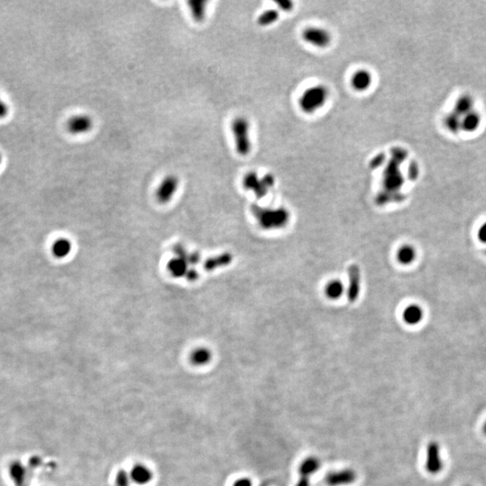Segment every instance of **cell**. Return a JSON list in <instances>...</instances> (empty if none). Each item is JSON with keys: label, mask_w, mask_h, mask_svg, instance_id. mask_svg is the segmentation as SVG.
<instances>
[{"label": "cell", "mask_w": 486, "mask_h": 486, "mask_svg": "<svg viewBox=\"0 0 486 486\" xmlns=\"http://www.w3.org/2000/svg\"><path fill=\"white\" fill-rule=\"evenodd\" d=\"M189 263L184 258L176 256L168 263V269L174 278H183L188 272Z\"/></svg>", "instance_id": "obj_14"}, {"label": "cell", "mask_w": 486, "mask_h": 486, "mask_svg": "<svg viewBox=\"0 0 486 486\" xmlns=\"http://www.w3.org/2000/svg\"></svg>", "instance_id": "obj_36"}, {"label": "cell", "mask_w": 486, "mask_h": 486, "mask_svg": "<svg viewBox=\"0 0 486 486\" xmlns=\"http://www.w3.org/2000/svg\"><path fill=\"white\" fill-rule=\"evenodd\" d=\"M482 114L474 109L470 113L463 116L461 119V131L472 133L479 129L482 125Z\"/></svg>", "instance_id": "obj_12"}, {"label": "cell", "mask_w": 486, "mask_h": 486, "mask_svg": "<svg viewBox=\"0 0 486 486\" xmlns=\"http://www.w3.org/2000/svg\"></svg>", "instance_id": "obj_35"}, {"label": "cell", "mask_w": 486, "mask_h": 486, "mask_svg": "<svg viewBox=\"0 0 486 486\" xmlns=\"http://www.w3.org/2000/svg\"><path fill=\"white\" fill-rule=\"evenodd\" d=\"M359 269L356 266H351L350 268V290L349 299L350 302H354L359 293Z\"/></svg>", "instance_id": "obj_17"}, {"label": "cell", "mask_w": 486, "mask_h": 486, "mask_svg": "<svg viewBox=\"0 0 486 486\" xmlns=\"http://www.w3.org/2000/svg\"><path fill=\"white\" fill-rule=\"evenodd\" d=\"M423 318V311L419 305H410L403 313V319L411 325L419 323Z\"/></svg>", "instance_id": "obj_19"}, {"label": "cell", "mask_w": 486, "mask_h": 486, "mask_svg": "<svg viewBox=\"0 0 486 486\" xmlns=\"http://www.w3.org/2000/svg\"><path fill=\"white\" fill-rule=\"evenodd\" d=\"M93 127V121L89 115H75L68 121L67 128L72 134H83L89 132Z\"/></svg>", "instance_id": "obj_8"}, {"label": "cell", "mask_w": 486, "mask_h": 486, "mask_svg": "<svg viewBox=\"0 0 486 486\" xmlns=\"http://www.w3.org/2000/svg\"><path fill=\"white\" fill-rule=\"evenodd\" d=\"M131 480L139 486H146L153 479V472L143 464L135 465L130 473Z\"/></svg>", "instance_id": "obj_11"}, {"label": "cell", "mask_w": 486, "mask_h": 486, "mask_svg": "<svg viewBox=\"0 0 486 486\" xmlns=\"http://www.w3.org/2000/svg\"><path fill=\"white\" fill-rule=\"evenodd\" d=\"M474 109V97L470 94H463L455 102L453 112L463 117L464 115L470 113Z\"/></svg>", "instance_id": "obj_15"}, {"label": "cell", "mask_w": 486, "mask_h": 486, "mask_svg": "<svg viewBox=\"0 0 486 486\" xmlns=\"http://www.w3.org/2000/svg\"><path fill=\"white\" fill-rule=\"evenodd\" d=\"M274 185V178L267 175L262 179L258 178L255 172H249L243 178V187L246 189L252 190L258 198H262L267 194V190Z\"/></svg>", "instance_id": "obj_4"}, {"label": "cell", "mask_w": 486, "mask_h": 486, "mask_svg": "<svg viewBox=\"0 0 486 486\" xmlns=\"http://www.w3.org/2000/svg\"><path fill=\"white\" fill-rule=\"evenodd\" d=\"M320 467V461L315 457L305 458L299 467V473L301 476L309 477L311 474L315 473Z\"/></svg>", "instance_id": "obj_20"}, {"label": "cell", "mask_w": 486, "mask_h": 486, "mask_svg": "<svg viewBox=\"0 0 486 486\" xmlns=\"http://www.w3.org/2000/svg\"><path fill=\"white\" fill-rule=\"evenodd\" d=\"M329 97V90L323 85H315L303 91L299 101V107L303 113L307 114L317 112L324 107Z\"/></svg>", "instance_id": "obj_1"}, {"label": "cell", "mask_w": 486, "mask_h": 486, "mask_svg": "<svg viewBox=\"0 0 486 486\" xmlns=\"http://www.w3.org/2000/svg\"><path fill=\"white\" fill-rule=\"evenodd\" d=\"M483 432L486 436V420L485 422H484V425H483Z\"/></svg>", "instance_id": "obj_33"}, {"label": "cell", "mask_w": 486, "mask_h": 486, "mask_svg": "<svg viewBox=\"0 0 486 486\" xmlns=\"http://www.w3.org/2000/svg\"><path fill=\"white\" fill-rule=\"evenodd\" d=\"M415 256H416V253H415L414 249L412 247L403 246L398 251V261H400L402 264L408 265L414 261Z\"/></svg>", "instance_id": "obj_25"}, {"label": "cell", "mask_w": 486, "mask_h": 486, "mask_svg": "<svg viewBox=\"0 0 486 486\" xmlns=\"http://www.w3.org/2000/svg\"><path fill=\"white\" fill-rule=\"evenodd\" d=\"M231 129L235 140V146L238 153L241 156L249 155L251 150L249 121L245 117H237L233 120Z\"/></svg>", "instance_id": "obj_2"}, {"label": "cell", "mask_w": 486, "mask_h": 486, "mask_svg": "<svg viewBox=\"0 0 486 486\" xmlns=\"http://www.w3.org/2000/svg\"><path fill=\"white\" fill-rule=\"evenodd\" d=\"M444 467L443 458L441 456V449L436 441H432L428 445L427 457L425 467L430 474H437L440 473Z\"/></svg>", "instance_id": "obj_6"}, {"label": "cell", "mask_w": 486, "mask_h": 486, "mask_svg": "<svg viewBox=\"0 0 486 486\" xmlns=\"http://www.w3.org/2000/svg\"><path fill=\"white\" fill-rule=\"evenodd\" d=\"M8 114V107L6 103L0 97V119L5 118Z\"/></svg>", "instance_id": "obj_30"}, {"label": "cell", "mask_w": 486, "mask_h": 486, "mask_svg": "<svg viewBox=\"0 0 486 486\" xmlns=\"http://www.w3.org/2000/svg\"><path fill=\"white\" fill-rule=\"evenodd\" d=\"M178 178L176 176L169 175L162 180L158 189L156 191L157 201L160 204H167L171 200L172 197L177 192L178 187Z\"/></svg>", "instance_id": "obj_7"}, {"label": "cell", "mask_w": 486, "mask_h": 486, "mask_svg": "<svg viewBox=\"0 0 486 486\" xmlns=\"http://www.w3.org/2000/svg\"><path fill=\"white\" fill-rule=\"evenodd\" d=\"M197 277H198V273L196 272V270H194V269H189L188 272L187 274V276H186V278L188 279L189 281H195L197 279Z\"/></svg>", "instance_id": "obj_31"}, {"label": "cell", "mask_w": 486, "mask_h": 486, "mask_svg": "<svg viewBox=\"0 0 486 486\" xmlns=\"http://www.w3.org/2000/svg\"><path fill=\"white\" fill-rule=\"evenodd\" d=\"M343 291L342 283L339 280H333L327 285V297L331 299H338L341 297Z\"/></svg>", "instance_id": "obj_24"}, {"label": "cell", "mask_w": 486, "mask_h": 486, "mask_svg": "<svg viewBox=\"0 0 486 486\" xmlns=\"http://www.w3.org/2000/svg\"><path fill=\"white\" fill-rule=\"evenodd\" d=\"M279 19V13L276 9H268L259 16L257 23L261 26H269L275 24Z\"/></svg>", "instance_id": "obj_22"}, {"label": "cell", "mask_w": 486, "mask_h": 486, "mask_svg": "<svg viewBox=\"0 0 486 486\" xmlns=\"http://www.w3.org/2000/svg\"><path fill=\"white\" fill-rule=\"evenodd\" d=\"M373 83V76L368 70L359 69L354 72L350 78L351 87L357 92L367 91Z\"/></svg>", "instance_id": "obj_9"}, {"label": "cell", "mask_w": 486, "mask_h": 486, "mask_svg": "<svg viewBox=\"0 0 486 486\" xmlns=\"http://www.w3.org/2000/svg\"><path fill=\"white\" fill-rule=\"evenodd\" d=\"M232 257L229 253H224L223 255L218 256L214 259H210L206 263V268L208 270H212L216 267L227 266L231 263Z\"/></svg>", "instance_id": "obj_23"}, {"label": "cell", "mask_w": 486, "mask_h": 486, "mask_svg": "<svg viewBox=\"0 0 486 486\" xmlns=\"http://www.w3.org/2000/svg\"><path fill=\"white\" fill-rule=\"evenodd\" d=\"M477 238L481 243L486 244V221L481 224L478 231H477Z\"/></svg>", "instance_id": "obj_28"}, {"label": "cell", "mask_w": 486, "mask_h": 486, "mask_svg": "<svg viewBox=\"0 0 486 486\" xmlns=\"http://www.w3.org/2000/svg\"><path fill=\"white\" fill-rule=\"evenodd\" d=\"M253 213L261 225L267 229L281 227L287 221V213L285 210L282 209L269 210L254 206Z\"/></svg>", "instance_id": "obj_3"}, {"label": "cell", "mask_w": 486, "mask_h": 486, "mask_svg": "<svg viewBox=\"0 0 486 486\" xmlns=\"http://www.w3.org/2000/svg\"><path fill=\"white\" fill-rule=\"evenodd\" d=\"M279 8L285 12H290L294 8V3L291 1H281L277 2Z\"/></svg>", "instance_id": "obj_27"}, {"label": "cell", "mask_w": 486, "mask_h": 486, "mask_svg": "<svg viewBox=\"0 0 486 486\" xmlns=\"http://www.w3.org/2000/svg\"><path fill=\"white\" fill-rule=\"evenodd\" d=\"M131 476L130 474L125 471V470H120L116 477H115V484L117 486H130Z\"/></svg>", "instance_id": "obj_26"}, {"label": "cell", "mask_w": 486, "mask_h": 486, "mask_svg": "<svg viewBox=\"0 0 486 486\" xmlns=\"http://www.w3.org/2000/svg\"><path fill=\"white\" fill-rule=\"evenodd\" d=\"M206 4H207L206 1H202V0H192L188 2L192 17L196 22L201 23L205 20L206 13Z\"/></svg>", "instance_id": "obj_18"}, {"label": "cell", "mask_w": 486, "mask_h": 486, "mask_svg": "<svg viewBox=\"0 0 486 486\" xmlns=\"http://www.w3.org/2000/svg\"><path fill=\"white\" fill-rule=\"evenodd\" d=\"M232 486H252V482L249 478L242 477L235 481Z\"/></svg>", "instance_id": "obj_29"}, {"label": "cell", "mask_w": 486, "mask_h": 486, "mask_svg": "<svg viewBox=\"0 0 486 486\" xmlns=\"http://www.w3.org/2000/svg\"><path fill=\"white\" fill-rule=\"evenodd\" d=\"M296 486H310L309 483V477L306 476H301V478L298 481V483Z\"/></svg>", "instance_id": "obj_32"}, {"label": "cell", "mask_w": 486, "mask_h": 486, "mask_svg": "<svg viewBox=\"0 0 486 486\" xmlns=\"http://www.w3.org/2000/svg\"><path fill=\"white\" fill-rule=\"evenodd\" d=\"M461 116L454 113L453 111L446 114L443 121L446 129L450 131L451 133L457 134L459 131H461Z\"/></svg>", "instance_id": "obj_21"}, {"label": "cell", "mask_w": 486, "mask_h": 486, "mask_svg": "<svg viewBox=\"0 0 486 486\" xmlns=\"http://www.w3.org/2000/svg\"><path fill=\"white\" fill-rule=\"evenodd\" d=\"M51 250L56 259H65L72 253V242L65 237L57 238L52 244Z\"/></svg>", "instance_id": "obj_13"}, {"label": "cell", "mask_w": 486, "mask_h": 486, "mask_svg": "<svg viewBox=\"0 0 486 486\" xmlns=\"http://www.w3.org/2000/svg\"><path fill=\"white\" fill-rule=\"evenodd\" d=\"M213 357V352L206 347H200L193 350L190 355V361L196 367H203L209 364Z\"/></svg>", "instance_id": "obj_16"}, {"label": "cell", "mask_w": 486, "mask_h": 486, "mask_svg": "<svg viewBox=\"0 0 486 486\" xmlns=\"http://www.w3.org/2000/svg\"><path fill=\"white\" fill-rule=\"evenodd\" d=\"M302 40L310 45L319 49L327 48L332 42V36L329 31L317 26H309L302 31Z\"/></svg>", "instance_id": "obj_5"}, {"label": "cell", "mask_w": 486, "mask_h": 486, "mask_svg": "<svg viewBox=\"0 0 486 486\" xmlns=\"http://www.w3.org/2000/svg\"><path fill=\"white\" fill-rule=\"evenodd\" d=\"M356 472L352 469H344L330 473L326 476V483L330 486H348L356 480Z\"/></svg>", "instance_id": "obj_10"}, {"label": "cell", "mask_w": 486, "mask_h": 486, "mask_svg": "<svg viewBox=\"0 0 486 486\" xmlns=\"http://www.w3.org/2000/svg\"><path fill=\"white\" fill-rule=\"evenodd\" d=\"M1 163H2V156L0 154V166H1Z\"/></svg>", "instance_id": "obj_34"}]
</instances>
